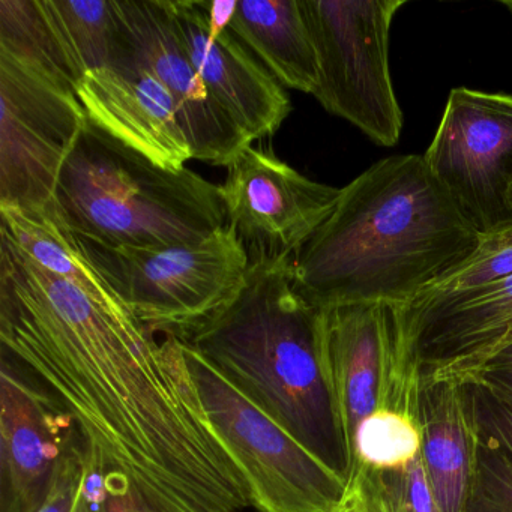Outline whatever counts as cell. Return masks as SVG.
<instances>
[{"label": "cell", "instance_id": "obj_23", "mask_svg": "<svg viewBox=\"0 0 512 512\" xmlns=\"http://www.w3.org/2000/svg\"><path fill=\"white\" fill-rule=\"evenodd\" d=\"M512 277V229L484 236L478 250L463 265L419 295L413 304H434L469 290Z\"/></svg>", "mask_w": 512, "mask_h": 512}, {"label": "cell", "instance_id": "obj_25", "mask_svg": "<svg viewBox=\"0 0 512 512\" xmlns=\"http://www.w3.org/2000/svg\"><path fill=\"white\" fill-rule=\"evenodd\" d=\"M82 512H148L130 479L86 443Z\"/></svg>", "mask_w": 512, "mask_h": 512}, {"label": "cell", "instance_id": "obj_7", "mask_svg": "<svg viewBox=\"0 0 512 512\" xmlns=\"http://www.w3.org/2000/svg\"><path fill=\"white\" fill-rule=\"evenodd\" d=\"M404 5L406 0H301L319 61L313 97L383 148L397 145L403 131L389 40Z\"/></svg>", "mask_w": 512, "mask_h": 512}, {"label": "cell", "instance_id": "obj_18", "mask_svg": "<svg viewBox=\"0 0 512 512\" xmlns=\"http://www.w3.org/2000/svg\"><path fill=\"white\" fill-rule=\"evenodd\" d=\"M229 29L283 88L314 94L319 61L301 0H236Z\"/></svg>", "mask_w": 512, "mask_h": 512}, {"label": "cell", "instance_id": "obj_26", "mask_svg": "<svg viewBox=\"0 0 512 512\" xmlns=\"http://www.w3.org/2000/svg\"><path fill=\"white\" fill-rule=\"evenodd\" d=\"M467 512H512V461L481 440L475 488Z\"/></svg>", "mask_w": 512, "mask_h": 512}, {"label": "cell", "instance_id": "obj_15", "mask_svg": "<svg viewBox=\"0 0 512 512\" xmlns=\"http://www.w3.org/2000/svg\"><path fill=\"white\" fill-rule=\"evenodd\" d=\"M415 340L427 382H461L512 331V277L434 304L397 305Z\"/></svg>", "mask_w": 512, "mask_h": 512}, {"label": "cell", "instance_id": "obj_30", "mask_svg": "<svg viewBox=\"0 0 512 512\" xmlns=\"http://www.w3.org/2000/svg\"><path fill=\"white\" fill-rule=\"evenodd\" d=\"M328 512H388L359 476L347 481L346 491Z\"/></svg>", "mask_w": 512, "mask_h": 512}, {"label": "cell", "instance_id": "obj_19", "mask_svg": "<svg viewBox=\"0 0 512 512\" xmlns=\"http://www.w3.org/2000/svg\"><path fill=\"white\" fill-rule=\"evenodd\" d=\"M0 236L13 242L47 271L77 284L100 301L110 304L122 302L89 265L70 233L49 209L31 212L13 206H0Z\"/></svg>", "mask_w": 512, "mask_h": 512}, {"label": "cell", "instance_id": "obj_13", "mask_svg": "<svg viewBox=\"0 0 512 512\" xmlns=\"http://www.w3.org/2000/svg\"><path fill=\"white\" fill-rule=\"evenodd\" d=\"M82 433L19 362H0V512H34Z\"/></svg>", "mask_w": 512, "mask_h": 512}, {"label": "cell", "instance_id": "obj_29", "mask_svg": "<svg viewBox=\"0 0 512 512\" xmlns=\"http://www.w3.org/2000/svg\"><path fill=\"white\" fill-rule=\"evenodd\" d=\"M461 383L484 386L491 394L512 404V343L497 350Z\"/></svg>", "mask_w": 512, "mask_h": 512}, {"label": "cell", "instance_id": "obj_34", "mask_svg": "<svg viewBox=\"0 0 512 512\" xmlns=\"http://www.w3.org/2000/svg\"><path fill=\"white\" fill-rule=\"evenodd\" d=\"M508 229H512V226H509Z\"/></svg>", "mask_w": 512, "mask_h": 512}, {"label": "cell", "instance_id": "obj_10", "mask_svg": "<svg viewBox=\"0 0 512 512\" xmlns=\"http://www.w3.org/2000/svg\"><path fill=\"white\" fill-rule=\"evenodd\" d=\"M340 188L311 181L266 149L245 148L220 185L227 224L248 259H295L331 217Z\"/></svg>", "mask_w": 512, "mask_h": 512}, {"label": "cell", "instance_id": "obj_8", "mask_svg": "<svg viewBox=\"0 0 512 512\" xmlns=\"http://www.w3.org/2000/svg\"><path fill=\"white\" fill-rule=\"evenodd\" d=\"M86 121L76 89L0 49V206L46 211Z\"/></svg>", "mask_w": 512, "mask_h": 512}, {"label": "cell", "instance_id": "obj_6", "mask_svg": "<svg viewBox=\"0 0 512 512\" xmlns=\"http://www.w3.org/2000/svg\"><path fill=\"white\" fill-rule=\"evenodd\" d=\"M184 343V341H182ZM209 424L250 488L256 512H328L347 479L184 343Z\"/></svg>", "mask_w": 512, "mask_h": 512}, {"label": "cell", "instance_id": "obj_32", "mask_svg": "<svg viewBox=\"0 0 512 512\" xmlns=\"http://www.w3.org/2000/svg\"><path fill=\"white\" fill-rule=\"evenodd\" d=\"M511 343H512V331L509 332L508 337H506V340L503 341L502 346H500L499 349H497V350H500V349H502V347H505L506 344H511ZM497 350H496V352H497ZM493 355H494V353H493ZM493 355H491V356H493Z\"/></svg>", "mask_w": 512, "mask_h": 512}, {"label": "cell", "instance_id": "obj_14", "mask_svg": "<svg viewBox=\"0 0 512 512\" xmlns=\"http://www.w3.org/2000/svg\"><path fill=\"white\" fill-rule=\"evenodd\" d=\"M76 94L89 121L158 166L179 172L193 160L172 97L127 41L118 64L86 74Z\"/></svg>", "mask_w": 512, "mask_h": 512}, {"label": "cell", "instance_id": "obj_16", "mask_svg": "<svg viewBox=\"0 0 512 512\" xmlns=\"http://www.w3.org/2000/svg\"><path fill=\"white\" fill-rule=\"evenodd\" d=\"M397 329L395 305H340L323 310V367L346 460L355 464V437L376 410L386 350Z\"/></svg>", "mask_w": 512, "mask_h": 512}, {"label": "cell", "instance_id": "obj_5", "mask_svg": "<svg viewBox=\"0 0 512 512\" xmlns=\"http://www.w3.org/2000/svg\"><path fill=\"white\" fill-rule=\"evenodd\" d=\"M71 238L145 328L181 341L235 299L250 263L229 224L203 241L164 248L107 247Z\"/></svg>", "mask_w": 512, "mask_h": 512}, {"label": "cell", "instance_id": "obj_33", "mask_svg": "<svg viewBox=\"0 0 512 512\" xmlns=\"http://www.w3.org/2000/svg\"><path fill=\"white\" fill-rule=\"evenodd\" d=\"M508 203H509V206H511V208H512V185H511V188H509Z\"/></svg>", "mask_w": 512, "mask_h": 512}, {"label": "cell", "instance_id": "obj_4", "mask_svg": "<svg viewBox=\"0 0 512 512\" xmlns=\"http://www.w3.org/2000/svg\"><path fill=\"white\" fill-rule=\"evenodd\" d=\"M47 209L70 235L107 247L191 244L227 226L220 185L158 166L89 119Z\"/></svg>", "mask_w": 512, "mask_h": 512}, {"label": "cell", "instance_id": "obj_17", "mask_svg": "<svg viewBox=\"0 0 512 512\" xmlns=\"http://www.w3.org/2000/svg\"><path fill=\"white\" fill-rule=\"evenodd\" d=\"M421 425L422 457L440 511H469L479 454L469 386L455 380H425Z\"/></svg>", "mask_w": 512, "mask_h": 512}, {"label": "cell", "instance_id": "obj_28", "mask_svg": "<svg viewBox=\"0 0 512 512\" xmlns=\"http://www.w3.org/2000/svg\"><path fill=\"white\" fill-rule=\"evenodd\" d=\"M86 442L83 436L62 461L43 502L34 512H82Z\"/></svg>", "mask_w": 512, "mask_h": 512}, {"label": "cell", "instance_id": "obj_20", "mask_svg": "<svg viewBox=\"0 0 512 512\" xmlns=\"http://www.w3.org/2000/svg\"><path fill=\"white\" fill-rule=\"evenodd\" d=\"M43 8L79 85L86 74L112 67L124 55L115 0H43Z\"/></svg>", "mask_w": 512, "mask_h": 512}, {"label": "cell", "instance_id": "obj_1", "mask_svg": "<svg viewBox=\"0 0 512 512\" xmlns=\"http://www.w3.org/2000/svg\"><path fill=\"white\" fill-rule=\"evenodd\" d=\"M0 341L70 412L148 512H244L250 488L209 424L175 337L100 301L0 236Z\"/></svg>", "mask_w": 512, "mask_h": 512}, {"label": "cell", "instance_id": "obj_9", "mask_svg": "<svg viewBox=\"0 0 512 512\" xmlns=\"http://www.w3.org/2000/svg\"><path fill=\"white\" fill-rule=\"evenodd\" d=\"M422 157L482 236L512 226V95L452 89Z\"/></svg>", "mask_w": 512, "mask_h": 512}, {"label": "cell", "instance_id": "obj_12", "mask_svg": "<svg viewBox=\"0 0 512 512\" xmlns=\"http://www.w3.org/2000/svg\"><path fill=\"white\" fill-rule=\"evenodd\" d=\"M179 35L200 79L251 140L280 130L289 95L229 29L236 0H170Z\"/></svg>", "mask_w": 512, "mask_h": 512}, {"label": "cell", "instance_id": "obj_11", "mask_svg": "<svg viewBox=\"0 0 512 512\" xmlns=\"http://www.w3.org/2000/svg\"><path fill=\"white\" fill-rule=\"evenodd\" d=\"M115 7L131 55L172 97L193 160L229 167L253 140L200 79L179 35L170 0H115Z\"/></svg>", "mask_w": 512, "mask_h": 512}, {"label": "cell", "instance_id": "obj_2", "mask_svg": "<svg viewBox=\"0 0 512 512\" xmlns=\"http://www.w3.org/2000/svg\"><path fill=\"white\" fill-rule=\"evenodd\" d=\"M482 238L422 155H394L341 188L331 217L293 259V286L322 310L407 305L469 260Z\"/></svg>", "mask_w": 512, "mask_h": 512}, {"label": "cell", "instance_id": "obj_21", "mask_svg": "<svg viewBox=\"0 0 512 512\" xmlns=\"http://www.w3.org/2000/svg\"><path fill=\"white\" fill-rule=\"evenodd\" d=\"M0 49L29 59L76 89V74L47 19L43 0H0Z\"/></svg>", "mask_w": 512, "mask_h": 512}, {"label": "cell", "instance_id": "obj_24", "mask_svg": "<svg viewBox=\"0 0 512 512\" xmlns=\"http://www.w3.org/2000/svg\"><path fill=\"white\" fill-rule=\"evenodd\" d=\"M353 476L365 482L388 512H442L422 452L403 469L383 473L359 470L350 478Z\"/></svg>", "mask_w": 512, "mask_h": 512}, {"label": "cell", "instance_id": "obj_27", "mask_svg": "<svg viewBox=\"0 0 512 512\" xmlns=\"http://www.w3.org/2000/svg\"><path fill=\"white\" fill-rule=\"evenodd\" d=\"M472 395L479 440L512 461V404L484 386L466 383Z\"/></svg>", "mask_w": 512, "mask_h": 512}, {"label": "cell", "instance_id": "obj_22", "mask_svg": "<svg viewBox=\"0 0 512 512\" xmlns=\"http://www.w3.org/2000/svg\"><path fill=\"white\" fill-rule=\"evenodd\" d=\"M422 451L421 419L391 409H376L359 425L352 472H394ZM347 478V479H349Z\"/></svg>", "mask_w": 512, "mask_h": 512}, {"label": "cell", "instance_id": "obj_31", "mask_svg": "<svg viewBox=\"0 0 512 512\" xmlns=\"http://www.w3.org/2000/svg\"><path fill=\"white\" fill-rule=\"evenodd\" d=\"M500 5H503V7H505L506 10H508L509 13L512 14V0H502V2H500Z\"/></svg>", "mask_w": 512, "mask_h": 512}, {"label": "cell", "instance_id": "obj_3", "mask_svg": "<svg viewBox=\"0 0 512 512\" xmlns=\"http://www.w3.org/2000/svg\"><path fill=\"white\" fill-rule=\"evenodd\" d=\"M184 343L346 478L323 367V310L296 292L293 259L251 260L235 299Z\"/></svg>", "mask_w": 512, "mask_h": 512}]
</instances>
